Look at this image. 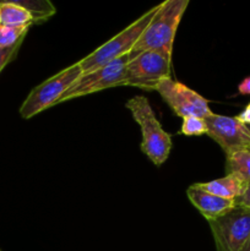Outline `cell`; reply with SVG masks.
Returning <instances> with one entry per match:
<instances>
[{"mask_svg":"<svg viewBox=\"0 0 250 251\" xmlns=\"http://www.w3.org/2000/svg\"><path fill=\"white\" fill-rule=\"evenodd\" d=\"M172 55L159 51L147 50L127 61L124 86L156 91L157 85L171 77Z\"/></svg>","mask_w":250,"mask_h":251,"instance_id":"5b68a950","label":"cell"},{"mask_svg":"<svg viewBox=\"0 0 250 251\" xmlns=\"http://www.w3.org/2000/svg\"><path fill=\"white\" fill-rule=\"evenodd\" d=\"M205 122L207 124L206 135L220 145L225 156L250 147V131L237 117L211 113Z\"/></svg>","mask_w":250,"mask_h":251,"instance_id":"9c48e42d","label":"cell"},{"mask_svg":"<svg viewBox=\"0 0 250 251\" xmlns=\"http://www.w3.org/2000/svg\"><path fill=\"white\" fill-rule=\"evenodd\" d=\"M188 5L189 0H167L161 2L158 11L152 17L137 43L129 53V58H134L147 50L172 55L176 29Z\"/></svg>","mask_w":250,"mask_h":251,"instance_id":"6da1fadb","label":"cell"},{"mask_svg":"<svg viewBox=\"0 0 250 251\" xmlns=\"http://www.w3.org/2000/svg\"><path fill=\"white\" fill-rule=\"evenodd\" d=\"M156 91L169 105V108L181 119L188 117L205 119L212 113L206 98L172 77L162 80L157 85Z\"/></svg>","mask_w":250,"mask_h":251,"instance_id":"ba28073f","label":"cell"},{"mask_svg":"<svg viewBox=\"0 0 250 251\" xmlns=\"http://www.w3.org/2000/svg\"><path fill=\"white\" fill-rule=\"evenodd\" d=\"M238 92L240 95H250V76L245 77L238 86Z\"/></svg>","mask_w":250,"mask_h":251,"instance_id":"d6986e66","label":"cell"},{"mask_svg":"<svg viewBox=\"0 0 250 251\" xmlns=\"http://www.w3.org/2000/svg\"><path fill=\"white\" fill-rule=\"evenodd\" d=\"M81 75L82 70L77 61L36 86L20 107L22 119H31L43 110L58 104L61 96L80 78Z\"/></svg>","mask_w":250,"mask_h":251,"instance_id":"277c9868","label":"cell"},{"mask_svg":"<svg viewBox=\"0 0 250 251\" xmlns=\"http://www.w3.org/2000/svg\"><path fill=\"white\" fill-rule=\"evenodd\" d=\"M247 127H248V130H249V131H250V125H247Z\"/></svg>","mask_w":250,"mask_h":251,"instance_id":"7402d4cb","label":"cell"},{"mask_svg":"<svg viewBox=\"0 0 250 251\" xmlns=\"http://www.w3.org/2000/svg\"><path fill=\"white\" fill-rule=\"evenodd\" d=\"M0 25L7 27H31L34 22L31 12L15 0L0 1Z\"/></svg>","mask_w":250,"mask_h":251,"instance_id":"7c38bea8","label":"cell"},{"mask_svg":"<svg viewBox=\"0 0 250 251\" xmlns=\"http://www.w3.org/2000/svg\"><path fill=\"white\" fill-rule=\"evenodd\" d=\"M225 174H237L250 186V147L225 156Z\"/></svg>","mask_w":250,"mask_h":251,"instance_id":"4fadbf2b","label":"cell"},{"mask_svg":"<svg viewBox=\"0 0 250 251\" xmlns=\"http://www.w3.org/2000/svg\"><path fill=\"white\" fill-rule=\"evenodd\" d=\"M186 195L190 202L200 211L201 215L210 222L221 216L225 215L235 207V200L220 198L213 194L207 193L198 186V184H193L186 190Z\"/></svg>","mask_w":250,"mask_h":251,"instance_id":"30bf717a","label":"cell"},{"mask_svg":"<svg viewBox=\"0 0 250 251\" xmlns=\"http://www.w3.org/2000/svg\"><path fill=\"white\" fill-rule=\"evenodd\" d=\"M235 205L242 206V207L250 210V186L247 189V191H245L240 198H238L237 200H235Z\"/></svg>","mask_w":250,"mask_h":251,"instance_id":"ac0fdd59","label":"cell"},{"mask_svg":"<svg viewBox=\"0 0 250 251\" xmlns=\"http://www.w3.org/2000/svg\"><path fill=\"white\" fill-rule=\"evenodd\" d=\"M125 105L131 112L132 118L141 129V151L154 166H162L171 153L172 136L164 131L149 100L144 96L130 98Z\"/></svg>","mask_w":250,"mask_h":251,"instance_id":"7a4b0ae2","label":"cell"},{"mask_svg":"<svg viewBox=\"0 0 250 251\" xmlns=\"http://www.w3.org/2000/svg\"><path fill=\"white\" fill-rule=\"evenodd\" d=\"M0 251H2V250H1V249H0Z\"/></svg>","mask_w":250,"mask_h":251,"instance_id":"603a6c76","label":"cell"},{"mask_svg":"<svg viewBox=\"0 0 250 251\" xmlns=\"http://www.w3.org/2000/svg\"><path fill=\"white\" fill-rule=\"evenodd\" d=\"M21 47V44H17V46L12 47V48H7V49H2L0 50V73L4 70L5 66L12 61L15 59V56L17 55L19 53V49Z\"/></svg>","mask_w":250,"mask_h":251,"instance_id":"e0dca14e","label":"cell"},{"mask_svg":"<svg viewBox=\"0 0 250 251\" xmlns=\"http://www.w3.org/2000/svg\"><path fill=\"white\" fill-rule=\"evenodd\" d=\"M216 251H242L250 237V210L235 206L225 215L208 222Z\"/></svg>","mask_w":250,"mask_h":251,"instance_id":"8992f818","label":"cell"},{"mask_svg":"<svg viewBox=\"0 0 250 251\" xmlns=\"http://www.w3.org/2000/svg\"><path fill=\"white\" fill-rule=\"evenodd\" d=\"M127 61H129V54L97 70L82 74L80 78L61 96L59 103L100 92L107 88L124 86L125 69H126Z\"/></svg>","mask_w":250,"mask_h":251,"instance_id":"52a82bcc","label":"cell"},{"mask_svg":"<svg viewBox=\"0 0 250 251\" xmlns=\"http://www.w3.org/2000/svg\"><path fill=\"white\" fill-rule=\"evenodd\" d=\"M19 2L31 12L34 24L47 21L56 12L55 6L48 0H19Z\"/></svg>","mask_w":250,"mask_h":251,"instance_id":"5bb4252c","label":"cell"},{"mask_svg":"<svg viewBox=\"0 0 250 251\" xmlns=\"http://www.w3.org/2000/svg\"><path fill=\"white\" fill-rule=\"evenodd\" d=\"M242 251H250V237H249V239H248V242L245 243L244 248H243Z\"/></svg>","mask_w":250,"mask_h":251,"instance_id":"44dd1931","label":"cell"},{"mask_svg":"<svg viewBox=\"0 0 250 251\" xmlns=\"http://www.w3.org/2000/svg\"><path fill=\"white\" fill-rule=\"evenodd\" d=\"M180 134L185 135V136H201L203 134H207V124L202 118H184Z\"/></svg>","mask_w":250,"mask_h":251,"instance_id":"2e32d148","label":"cell"},{"mask_svg":"<svg viewBox=\"0 0 250 251\" xmlns=\"http://www.w3.org/2000/svg\"><path fill=\"white\" fill-rule=\"evenodd\" d=\"M158 9L159 4L152 7V9L147 10L142 16L135 20L126 28L120 31L117 36L110 38L104 44L95 49L92 53L81 59L78 64H80L82 74L97 70V69L108 65V64L113 63L117 59L129 54L135 47V44L137 43L140 37H141L142 32L146 29L147 25L150 24L152 17L158 11Z\"/></svg>","mask_w":250,"mask_h":251,"instance_id":"3957f363","label":"cell"},{"mask_svg":"<svg viewBox=\"0 0 250 251\" xmlns=\"http://www.w3.org/2000/svg\"><path fill=\"white\" fill-rule=\"evenodd\" d=\"M198 186L207 193L220 198L237 200L249 188L247 183L237 174H225V176L207 183H199Z\"/></svg>","mask_w":250,"mask_h":251,"instance_id":"8fae6325","label":"cell"},{"mask_svg":"<svg viewBox=\"0 0 250 251\" xmlns=\"http://www.w3.org/2000/svg\"><path fill=\"white\" fill-rule=\"evenodd\" d=\"M29 27H7L0 25V50L22 44Z\"/></svg>","mask_w":250,"mask_h":251,"instance_id":"9a60e30c","label":"cell"},{"mask_svg":"<svg viewBox=\"0 0 250 251\" xmlns=\"http://www.w3.org/2000/svg\"><path fill=\"white\" fill-rule=\"evenodd\" d=\"M237 118L243 123V124L250 125V103L247 105V107H245V109L243 110V112L240 113Z\"/></svg>","mask_w":250,"mask_h":251,"instance_id":"ffe728a7","label":"cell"}]
</instances>
